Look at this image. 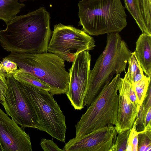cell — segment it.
<instances>
[{"label":"cell","instance_id":"obj_1","mask_svg":"<svg viewBox=\"0 0 151 151\" xmlns=\"http://www.w3.org/2000/svg\"><path fill=\"white\" fill-rule=\"evenodd\" d=\"M49 13L44 7L16 16L0 29V43L8 52L42 53L47 52L52 32Z\"/></svg>","mask_w":151,"mask_h":151},{"label":"cell","instance_id":"obj_2","mask_svg":"<svg viewBox=\"0 0 151 151\" xmlns=\"http://www.w3.org/2000/svg\"><path fill=\"white\" fill-rule=\"evenodd\" d=\"M132 52L119 33L107 34L104 50L89 73L83 106L88 107L103 87L115 74L125 71Z\"/></svg>","mask_w":151,"mask_h":151},{"label":"cell","instance_id":"obj_3","mask_svg":"<svg viewBox=\"0 0 151 151\" xmlns=\"http://www.w3.org/2000/svg\"><path fill=\"white\" fill-rule=\"evenodd\" d=\"M78 6L79 24L90 35L119 33L127 25L121 0H81Z\"/></svg>","mask_w":151,"mask_h":151},{"label":"cell","instance_id":"obj_4","mask_svg":"<svg viewBox=\"0 0 151 151\" xmlns=\"http://www.w3.org/2000/svg\"><path fill=\"white\" fill-rule=\"evenodd\" d=\"M6 57L16 63L19 69L35 76L50 88L52 96L66 94L70 75L65 60L54 54L12 52Z\"/></svg>","mask_w":151,"mask_h":151},{"label":"cell","instance_id":"obj_5","mask_svg":"<svg viewBox=\"0 0 151 151\" xmlns=\"http://www.w3.org/2000/svg\"><path fill=\"white\" fill-rule=\"evenodd\" d=\"M120 78V75L116 74L88 107L75 125V137L86 134L98 128L116 124L119 100L117 84Z\"/></svg>","mask_w":151,"mask_h":151},{"label":"cell","instance_id":"obj_6","mask_svg":"<svg viewBox=\"0 0 151 151\" xmlns=\"http://www.w3.org/2000/svg\"><path fill=\"white\" fill-rule=\"evenodd\" d=\"M19 83L34 110L40 130L65 142L67 129L65 116L53 96L48 91Z\"/></svg>","mask_w":151,"mask_h":151},{"label":"cell","instance_id":"obj_7","mask_svg":"<svg viewBox=\"0 0 151 151\" xmlns=\"http://www.w3.org/2000/svg\"><path fill=\"white\" fill-rule=\"evenodd\" d=\"M54 28L47 51L65 61L73 62L80 52L93 50L96 46L93 37L73 26L59 23Z\"/></svg>","mask_w":151,"mask_h":151},{"label":"cell","instance_id":"obj_8","mask_svg":"<svg viewBox=\"0 0 151 151\" xmlns=\"http://www.w3.org/2000/svg\"><path fill=\"white\" fill-rule=\"evenodd\" d=\"M7 74V88L0 104L6 114L23 129L40 128L33 108L19 82Z\"/></svg>","mask_w":151,"mask_h":151},{"label":"cell","instance_id":"obj_9","mask_svg":"<svg viewBox=\"0 0 151 151\" xmlns=\"http://www.w3.org/2000/svg\"><path fill=\"white\" fill-rule=\"evenodd\" d=\"M91 60L89 51H83L76 56L69 70V88L66 94L76 110H80L84 108L83 101L91 70Z\"/></svg>","mask_w":151,"mask_h":151},{"label":"cell","instance_id":"obj_10","mask_svg":"<svg viewBox=\"0 0 151 151\" xmlns=\"http://www.w3.org/2000/svg\"><path fill=\"white\" fill-rule=\"evenodd\" d=\"M117 134L113 125H107L70 139L63 150V151H109Z\"/></svg>","mask_w":151,"mask_h":151},{"label":"cell","instance_id":"obj_11","mask_svg":"<svg viewBox=\"0 0 151 151\" xmlns=\"http://www.w3.org/2000/svg\"><path fill=\"white\" fill-rule=\"evenodd\" d=\"M0 147L2 151H32L29 136L0 108Z\"/></svg>","mask_w":151,"mask_h":151},{"label":"cell","instance_id":"obj_12","mask_svg":"<svg viewBox=\"0 0 151 151\" xmlns=\"http://www.w3.org/2000/svg\"><path fill=\"white\" fill-rule=\"evenodd\" d=\"M130 83L124 76L123 78H119L117 84L119 93L118 114L114 127L118 134L132 128L139 109V105L132 102L129 98Z\"/></svg>","mask_w":151,"mask_h":151},{"label":"cell","instance_id":"obj_13","mask_svg":"<svg viewBox=\"0 0 151 151\" xmlns=\"http://www.w3.org/2000/svg\"><path fill=\"white\" fill-rule=\"evenodd\" d=\"M140 66L147 77L151 76V35L142 33L136 43L134 52Z\"/></svg>","mask_w":151,"mask_h":151},{"label":"cell","instance_id":"obj_14","mask_svg":"<svg viewBox=\"0 0 151 151\" xmlns=\"http://www.w3.org/2000/svg\"><path fill=\"white\" fill-rule=\"evenodd\" d=\"M19 0H0V19L7 25L16 16L21 9L25 6Z\"/></svg>","mask_w":151,"mask_h":151},{"label":"cell","instance_id":"obj_15","mask_svg":"<svg viewBox=\"0 0 151 151\" xmlns=\"http://www.w3.org/2000/svg\"><path fill=\"white\" fill-rule=\"evenodd\" d=\"M128 62V68L127 72H125V76L131 84L137 82L146 76L134 52H132Z\"/></svg>","mask_w":151,"mask_h":151},{"label":"cell","instance_id":"obj_16","mask_svg":"<svg viewBox=\"0 0 151 151\" xmlns=\"http://www.w3.org/2000/svg\"><path fill=\"white\" fill-rule=\"evenodd\" d=\"M125 8L133 17L142 33L151 35L142 18L138 0H124Z\"/></svg>","mask_w":151,"mask_h":151},{"label":"cell","instance_id":"obj_17","mask_svg":"<svg viewBox=\"0 0 151 151\" xmlns=\"http://www.w3.org/2000/svg\"><path fill=\"white\" fill-rule=\"evenodd\" d=\"M12 76L19 82L32 85L49 91L50 90V87L46 83L28 72L18 69Z\"/></svg>","mask_w":151,"mask_h":151},{"label":"cell","instance_id":"obj_18","mask_svg":"<svg viewBox=\"0 0 151 151\" xmlns=\"http://www.w3.org/2000/svg\"><path fill=\"white\" fill-rule=\"evenodd\" d=\"M151 108V85L150 83L146 96L142 104L140 106L139 110L135 121L137 132L143 130L145 128V121L149 109Z\"/></svg>","mask_w":151,"mask_h":151},{"label":"cell","instance_id":"obj_19","mask_svg":"<svg viewBox=\"0 0 151 151\" xmlns=\"http://www.w3.org/2000/svg\"><path fill=\"white\" fill-rule=\"evenodd\" d=\"M151 83V76H146L140 81L132 84L134 90L138 103L140 106L146 97L148 88Z\"/></svg>","mask_w":151,"mask_h":151},{"label":"cell","instance_id":"obj_20","mask_svg":"<svg viewBox=\"0 0 151 151\" xmlns=\"http://www.w3.org/2000/svg\"><path fill=\"white\" fill-rule=\"evenodd\" d=\"M138 132V151H151V124Z\"/></svg>","mask_w":151,"mask_h":151},{"label":"cell","instance_id":"obj_21","mask_svg":"<svg viewBox=\"0 0 151 151\" xmlns=\"http://www.w3.org/2000/svg\"><path fill=\"white\" fill-rule=\"evenodd\" d=\"M130 129L119 134L109 151H126Z\"/></svg>","mask_w":151,"mask_h":151},{"label":"cell","instance_id":"obj_22","mask_svg":"<svg viewBox=\"0 0 151 151\" xmlns=\"http://www.w3.org/2000/svg\"><path fill=\"white\" fill-rule=\"evenodd\" d=\"M142 18L147 29L151 33V0H138Z\"/></svg>","mask_w":151,"mask_h":151},{"label":"cell","instance_id":"obj_23","mask_svg":"<svg viewBox=\"0 0 151 151\" xmlns=\"http://www.w3.org/2000/svg\"><path fill=\"white\" fill-rule=\"evenodd\" d=\"M136 122L135 121L132 127L130 129V133L126 151H138L139 132L136 130Z\"/></svg>","mask_w":151,"mask_h":151},{"label":"cell","instance_id":"obj_24","mask_svg":"<svg viewBox=\"0 0 151 151\" xmlns=\"http://www.w3.org/2000/svg\"><path fill=\"white\" fill-rule=\"evenodd\" d=\"M17 67L16 63L6 57L0 62V69L7 74H14L17 69Z\"/></svg>","mask_w":151,"mask_h":151},{"label":"cell","instance_id":"obj_25","mask_svg":"<svg viewBox=\"0 0 151 151\" xmlns=\"http://www.w3.org/2000/svg\"><path fill=\"white\" fill-rule=\"evenodd\" d=\"M40 145L44 151H63L54 142L52 139L49 140L45 138L42 139L41 140Z\"/></svg>","mask_w":151,"mask_h":151},{"label":"cell","instance_id":"obj_26","mask_svg":"<svg viewBox=\"0 0 151 151\" xmlns=\"http://www.w3.org/2000/svg\"><path fill=\"white\" fill-rule=\"evenodd\" d=\"M6 75V73L0 69V104L3 96L7 88Z\"/></svg>","mask_w":151,"mask_h":151},{"label":"cell","instance_id":"obj_27","mask_svg":"<svg viewBox=\"0 0 151 151\" xmlns=\"http://www.w3.org/2000/svg\"><path fill=\"white\" fill-rule=\"evenodd\" d=\"M151 123V108L148 111L145 116V127L148 124Z\"/></svg>","mask_w":151,"mask_h":151},{"label":"cell","instance_id":"obj_28","mask_svg":"<svg viewBox=\"0 0 151 151\" xmlns=\"http://www.w3.org/2000/svg\"><path fill=\"white\" fill-rule=\"evenodd\" d=\"M19 0V1L22 2L27 1V0Z\"/></svg>","mask_w":151,"mask_h":151},{"label":"cell","instance_id":"obj_29","mask_svg":"<svg viewBox=\"0 0 151 151\" xmlns=\"http://www.w3.org/2000/svg\"><path fill=\"white\" fill-rule=\"evenodd\" d=\"M0 151H2V150H1V148L0 147Z\"/></svg>","mask_w":151,"mask_h":151}]
</instances>
